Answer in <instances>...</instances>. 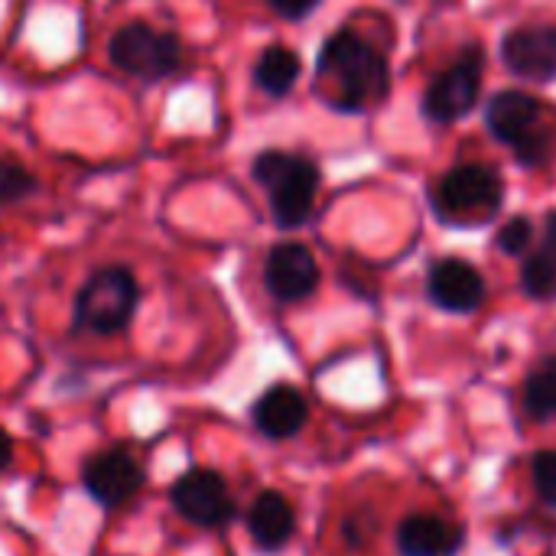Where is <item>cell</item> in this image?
Listing matches in <instances>:
<instances>
[{
	"label": "cell",
	"mask_w": 556,
	"mask_h": 556,
	"mask_svg": "<svg viewBox=\"0 0 556 556\" xmlns=\"http://www.w3.org/2000/svg\"><path fill=\"white\" fill-rule=\"evenodd\" d=\"M505 65L534 81H551L556 75V26H518L502 39Z\"/></svg>",
	"instance_id": "obj_14"
},
{
	"label": "cell",
	"mask_w": 556,
	"mask_h": 556,
	"mask_svg": "<svg viewBox=\"0 0 556 556\" xmlns=\"http://www.w3.org/2000/svg\"><path fill=\"white\" fill-rule=\"evenodd\" d=\"M251 424L264 440L283 443L303 433L309 424V401L300 388L277 381L267 391H261L251 404Z\"/></svg>",
	"instance_id": "obj_11"
},
{
	"label": "cell",
	"mask_w": 556,
	"mask_h": 556,
	"mask_svg": "<svg viewBox=\"0 0 556 556\" xmlns=\"http://www.w3.org/2000/svg\"><path fill=\"white\" fill-rule=\"evenodd\" d=\"M270 7H274L283 20H303V16H309V13L319 7V0H270Z\"/></svg>",
	"instance_id": "obj_23"
},
{
	"label": "cell",
	"mask_w": 556,
	"mask_h": 556,
	"mask_svg": "<svg viewBox=\"0 0 556 556\" xmlns=\"http://www.w3.org/2000/svg\"><path fill=\"white\" fill-rule=\"evenodd\" d=\"M489 130L508 143L525 163H541L554 143V124L544 101L525 91H498L485 108Z\"/></svg>",
	"instance_id": "obj_5"
},
{
	"label": "cell",
	"mask_w": 556,
	"mask_h": 556,
	"mask_svg": "<svg viewBox=\"0 0 556 556\" xmlns=\"http://www.w3.org/2000/svg\"><path fill=\"white\" fill-rule=\"evenodd\" d=\"M466 541V531L437 515H410L397 525L401 556H453Z\"/></svg>",
	"instance_id": "obj_15"
},
{
	"label": "cell",
	"mask_w": 556,
	"mask_h": 556,
	"mask_svg": "<svg viewBox=\"0 0 556 556\" xmlns=\"http://www.w3.org/2000/svg\"><path fill=\"white\" fill-rule=\"evenodd\" d=\"M440 205L443 212L463 222L492 218L502 205V179L495 169L479 166V163L456 166L440 182Z\"/></svg>",
	"instance_id": "obj_8"
},
{
	"label": "cell",
	"mask_w": 556,
	"mask_h": 556,
	"mask_svg": "<svg viewBox=\"0 0 556 556\" xmlns=\"http://www.w3.org/2000/svg\"><path fill=\"white\" fill-rule=\"evenodd\" d=\"M140 309V283L134 270L114 264L94 270L72 300V332L111 339L130 329Z\"/></svg>",
	"instance_id": "obj_2"
},
{
	"label": "cell",
	"mask_w": 556,
	"mask_h": 556,
	"mask_svg": "<svg viewBox=\"0 0 556 556\" xmlns=\"http://www.w3.org/2000/svg\"><path fill=\"white\" fill-rule=\"evenodd\" d=\"M254 182L267 192L277 228L293 231L309 222L319 195V166L290 150H261L251 163Z\"/></svg>",
	"instance_id": "obj_3"
},
{
	"label": "cell",
	"mask_w": 556,
	"mask_h": 556,
	"mask_svg": "<svg viewBox=\"0 0 556 556\" xmlns=\"http://www.w3.org/2000/svg\"><path fill=\"white\" fill-rule=\"evenodd\" d=\"M316 72L336 85L332 101L342 111H362L388 91V65L381 52L352 29H339L323 42Z\"/></svg>",
	"instance_id": "obj_1"
},
{
	"label": "cell",
	"mask_w": 556,
	"mask_h": 556,
	"mask_svg": "<svg viewBox=\"0 0 556 556\" xmlns=\"http://www.w3.org/2000/svg\"><path fill=\"white\" fill-rule=\"evenodd\" d=\"M108 59L130 78L163 81L182 68V42L176 33L156 29L143 20H130L111 36Z\"/></svg>",
	"instance_id": "obj_4"
},
{
	"label": "cell",
	"mask_w": 556,
	"mask_h": 556,
	"mask_svg": "<svg viewBox=\"0 0 556 556\" xmlns=\"http://www.w3.org/2000/svg\"><path fill=\"white\" fill-rule=\"evenodd\" d=\"M169 505L199 531H222L238 518V498L231 495L228 479L208 466H192L176 476L169 485Z\"/></svg>",
	"instance_id": "obj_6"
},
{
	"label": "cell",
	"mask_w": 556,
	"mask_h": 556,
	"mask_svg": "<svg viewBox=\"0 0 556 556\" xmlns=\"http://www.w3.org/2000/svg\"><path fill=\"white\" fill-rule=\"evenodd\" d=\"M78 479H81L85 495L104 511H117L130 505L147 489V469L134 456V450L124 443L88 453L78 469Z\"/></svg>",
	"instance_id": "obj_7"
},
{
	"label": "cell",
	"mask_w": 556,
	"mask_h": 556,
	"mask_svg": "<svg viewBox=\"0 0 556 556\" xmlns=\"http://www.w3.org/2000/svg\"><path fill=\"white\" fill-rule=\"evenodd\" d=\"M13 456H16V443H13V437L0 427V476L13 466Z\"/></svg>",
	"instance_id": "obj_24"
},
{
	"label": "cell",
	"mask_w": 556,
	"mask_h": 556,
	"mask_svg": "<svg viewBox=\"0 0 556 556\" xmlns=\"http://www.w3.org/2000/svg\"><path fill=\"white\" fill-rule=\"evenodd\" d=\"M521 283L528 296L534 300H554L556 296V212L544 218V238L534 248V254L525 261Z\"/></svg>",
	"instance_id": "obj_16"
},
{
	"label": "cell",
	"mask_w": 556,
	"mask_h": 556,
	"mask_svg": "<svg viewBox=\"0 0 556 556\" xmlns=\"http://www.w3.org/2000/svg\"><path fill=\"white\" fill-rule=\"evenodd\" d=\"M264 287L277 303H303L319 287V264L300 241H280L264 261Z\"/></svg>",
	"instance_id": "obj_9"
},
{
	"label": "cell",
	"mask_w": 556,
	"mask_h": 556,
	"mask_svg": "<svg viewBox=\"0 0 556 556\" xmlns=\"http://www.w3.org/2000/svg\"><path fill=\"white\" fill-rule=\"evenodd\" d=\"M531 241H534V228H531V222L528 218H511L502 231H498V248L505 251V254H525L528 248H531Z\"/></svg>",
	"instance_id": "obj_22"
},
{
	"label": "cell",
	"mask_w": 556,
	"mask_h": 556,
	"mask_svg": "<svg viewBox=\"0 0 556 556\" xmlns=\"http://www.w3.org/2000/svg\"><path fill=\"white\" fill-rule=\"evenodd\" d=\"M36 189H39V179H36L26 166H20V163H13V160H0V205L23 202V199H29Z\"/></svg>",
	"instance_id": "obj_19"
},
{
	"label": "cell",
	"mask_w": 556,
	"mask_h": 556,
	"mask_svg": "<svg viewBox=\"0 0 556 556\" xmlns=\"http://www.w3.org/2000/svg\"><path fill=\"white\" fill-rule=\"evenodd\" d=\"M244 528H248L251 544L261 554H280L293 541V534H296V508H293V502L283 492L264 489L248 505Z\"/></svg>",
	"instance_id": "obj_12"
},
{
	"label": "cell",
	"mask_w": 556,
	"mask_h": 556,
	"mask_svg": "<svg viewBox=\"0 0 556 556\" xmlns=\"http://www.w3.org/2000/svg\"><path fill=\"white\" fill-rule=\"evenodd\" d=\"M531 482H534L538 498L547 508H556V450H541L531 459Z\"/></svg>",
	"instance_id": "obj_20"
},
{
	"label": "cell",
	"mask_w": 556,
	"mask_h": 556,
	"mask_svg": "<svg viewBox=\"0 0 556 556\" xmlns=\"http://www.w3.org/2000/svg\"><path fill=\"white\" fill-rule=\"evenodd\" d=\"M300 55L290 46H267L254 62V85L267 98H287L300 78Z\"/></svg>",
	"instance_id": "obj_17"
},
{
	"label": "cell",
	"mask_w": 556,
	"mask_h": 556,
	"mask_svg": "<svg viewBox=\"0 0 556 556\" xmlns=\"http://www.w3.org/2000/svg\"><path fill=\"white\" fill-rule=\"evenodd\" d=\"M525 410L534 420H556V355L541 358L525 381Z\"/></svg>",
	"instance_id": "obj_18"
},
{
	"label": "cell",
	"mask_w": 556,
	"mask_h": 556,
	"mask_svg": "<svg viewBox=\"0 0 556 556\" xmlns=\"http://www.w3.org/2000/svg\"><path fill=\"white\" fill-rule=\"evenodd\" d=\"M375 534H378V518H375L371 508H355V511H349V515L342 518V541H345L352 551L365 547Z\"/></svg>",
	"instance_id": "obj_21"
},
{
	"label": "cell",
	"mask_w": 556,
	"mask_h": 556,
	"mask_svg": "<svg viewBox=\"0 0 556 556\" xmlns=\"http://www.w3.org/2000/svg\"><path fill=\"white\" fill-rule=\"evenodd\" d=\"M479 78H482V59L476 49H469L459 62H453L424 94V111L437 124H450L466 117L479 101Z\"/></svg>",
	"instance_id": "obj_10"
},
{
	"label": "cell",
	"mask_w": 556,
	"mask_h": 556,
	"mask_svg": "<svg viewBox=\"0 0 556 556\" xmlns=\"http://www.w3.org/2000/svg\"><path fill=\"white\" fill-rule=\"evenodd\" d=\"M427 293L446 313H476L485 303V280L469 261L443 257L427 277Z\"/></svg>",
	"instance_id": "obj_13"
}]
</instances>
